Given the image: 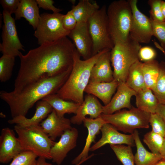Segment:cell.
Returning <instances> with one entry per match:
<instances>
[{
    "label": "cell",
    "instance_id": "30bf717a",
    "mask_svg": "<svg viewBox=\"0 0 165 165\" xmlns=\"http://www.w3.org/2000/svg\"><path fill=\"white\" fill-rule=\"evenodd\" d=\"M2 15L4 24L2 34V42L0 43V51L3 55L19 57L21 53L20 50H25L17 35L15 20L6 11H3Z\"/></svg>",
    "mask_w": 165,
    "mask_h": 165
},
{
    "label": "cell",
    "instance_id": "3957f363",
    "mask_svg": "<svg viewBox=\"0 0 165 165\" xmlns=\"http://www.w3.org/2000/svg\"><path fill=\"white\" fill-rule=\"evenodd\" d=\"M105 50L86 60H82L75 49L71 72L67 79L56 93L61 98L81 104L84 101L83 93L90 81L91 69Z\"/></svg>",
    "mask_w": 165,
    "mask_h": 165
},
{
    "label": "cell",
    "instance_id": "7c38bea8",
    "mask_svg": "<svg viewBox=\"0 0 165 165\" xmlns=\"http://www.w3.org/2000/svg\"><path fill=\"white\" fill-rule=\"evenodd\" d=\"M68 36L72 40L76 50L84 60L93 56V43L88 22L77 23Z\"/></svg>",
    "mask_w": 165,
    "mask_h": 165
},
{
    "label": "cell",
    "instance_id": "7dc6e473",
    "mask_svg": "<svg viewBox=\"0 0 165 165\" xmlns=\"http://www.w3.org/2000/svg\"><path fill=\"white\" fill-rule=\"evenodd\" d=\"M69 2H71L72 3V4H73V5H75V2H76L75 0H69Z\"/></svg>",
    "mask_w": 165,
    "mask_h": 165
},
{
    "label": "cell",
    "instance_id": "4fadbf2b",
    "mask_svg": "<svg viewBox=\"0 0 165 165\" xmlns=\"http://www.w3.org/2000/svg\"><path fill=\"white\" fill-rule=\"evenodd\" d=\"M100 139L91 147L90 151H94L107 144L110 145L126 144L131 147L135 146L133 134H126L119 132L111 124L105 123L101 130Z\"/></svg>",
    "mask_w": 165,
    "mask_h": 165
},
{
    "label": "cell",
    "instance_id": "5b68a950",
    "mask_svg": "<svg viewBox=\"0 0 165 165\" xmlns=\"http://www.w3.org/2000/svg\"><path fill=\"white\" fill-rule=\"evenodd\" d=\"M14 130L23 151H29L38 157L51 160L50 151L55 142L42 130L40 125L22 126L16 125Z\"/></svg>",
    "mask_w": 165,
    "mask_h": 165
},
{
    "label": "cell",
    "instance_id": "52a82bcc",
    "mask_svg": "<svg viewBox=\"0 0 165 165\" xmlns=\"http://www.w3.org/2000/svg\"><path fill=\"white\" fill-rule=\"evenodd\" d=\"M150 115L133 106L130 109L121 110L112 114L102 113L100 116L118 130L132 134L137 129L149 128Z\"/></svg>",
    "mask_w": 165,
    "mask_h": 165
},
{
    "label": "cell",
    "instance_id": "2e32d148",
    "mask_svg": "<svg viewBox=\"0 0 165 165\" xmlns=\"http://www.w3.org/2000/svg\"><path fill=\"white\" fill-rule=\"evenodd\" d=\"M117 91L110 102L103 106L102 113L112 114L123 108L131 109V98L135 96L136 92L128 86L125 82L119 83Z\"/></svg>",
    "mask_w": 165,
    "mask_h": 165
},
{
    "label": "cell",
    "instance_id": "4dcf8cb0",
    "mask_svg": "<svg viewBox=\"0 0 165 165\" xmlns=\"http://www.w3.org/2000/svg\"><path fill=\"white\" fill-rule=\"evenodd\" d=\"M159 75L152 91L159 103L165 105V62L159 63Z\"/></svg>",
    "mask_w": 165,
    "mask_h": 165
},
{
    "label": "cell",
    "instance_id": "5bb4252c",
    "mask_svg": "<svg viewBox=\"0 0 165 165\" xmlns=\"http://www.w3.org/2000/svg\"><path fill=\"white\" fill-rule=\"evenodd\" d=\"M78 136V130L75 127L64 132L51 148L50 155L53 163L61 164L69 152L76 146Z\"/></svg>",
    "mask_w": 165,
    "mask_h": 165
},
{
    "label": "cell",
    "instance_id": "7bdbcfd3",
    "mask_svg": "<svg viewBox=\"0 0 165 165\" xmlns=\"http://www.w3.org/2000/svg\"><path fill=\"white\" fill-rule=\"evenodd\" d=\"M46 159L45 158L42 157H38L37 160V165H52L51 163L47 162Z\"/></svg>",
    "mask_w": 165,
    "mask_h": 165
},
{
    "label": "cell",
    "instance_id": "cb8c5ba5",
    "mask_svg": "<svg viewBox=\"0 0 165 165\" xmlns=\"http://www.w3.org/2000/svg\"><path fill=\"white\" fill-rule=\"evenodd\" d=\"M137 151L134 155L135 165H155L163 158L160 153H155L147 151L142 144L138 131L135 130L133 134Z\"/></svg>",
    "mask_w": 165,
    "mask_h": 165
},
{
    "label": "cell",
    "instance_id": "d6a6232c",
    "mask_svg": "<svg viewBox=\"0 0 165 165\" xmlns=\"http://www.w3.org/2000/svg\"><path fill=\"white\" fill-rule=\"evenodd\" d=\"M164 138L162 135L151 131L145 134L143 141L151 152L160 153L164 142Z\"/></svg>",
    "mask_w": 165,
    "mask_h": 165
},
{
    "label": "cell",
    "instance_id": "74e56055",
    "mask_svg": "<svg viewBox=\"0 0 165 165\" xmlns=\"http://www.w3.org/2000/svg\"><path fill=\"white\" fill-rule=\"evenodd\" d=\"M156 55V50L149 46L141 47L139 49L138 53L139 60L144 62L154 60Z\"/></svg>",
    "mask_w": 165,
    "mask_h": 165
},
{
    "label": "cell",
    "instance_id": "60d3db41",
    "mask_svg": "<svg viewBox=\"0 0 165 165\" xmlns=\"http://www.w3.org/2000/svg\"><path fill=\"white\" fill-rule=\"evenodd\" d=\"M38 7L45 10H51L53 13H59L62 10L56 7L53 5L54 3L52 0H36Z\"/></svg>",
    "mask_w": 165,
    "mask_h": 165
},
{
    "label": "cell",
    "instance_id": "ab89813d",
    "mask_svg": "<svg viewBox=\"0 0 165 165\" xmlns=\"http://www.w3.org/2000/svg\"><path fill=\"white\" fill-rule=\"evenodd\" d=\"M19 0H1L3 10L11 14L15 13L20 2Z\"/></svg>",
    "mask_w": 165,
    "mask_h": 165
},
{
    "label": "cell",
    "instance_id": "603a6c76",
    "mask_svg": "<svg viewBox=\"0 0 165 165\" xmlns=\"http://www.w3.org/2000/svg\"><path fill=\"white\" fill-rule=\"evenodd\" d=\"M14 13L15 20L23 17L34 29H36L40 16L39 7L36 0H20Z\"/></svg>",
    "mask_w": 165,
    "mask_h": 165
},
{
    "label": "cell",
    "instance_id": "d6986e66",
    "mask_svg": "<svg viewBox=\"0 0 165 165\" xmlns=\"http://www.w3.org/2000/svg\"><path fill=\"white\" fill-rule=\"evenodd\" d=\"M88 130V135L84 147L81 153L72 161L75 165L87 159L92 144L95 142L96 136L100 133L101 129L106 122L100 116L95 119L86 117L83 122Z\"/></svg>",
    "mask_w": 165,
    "mask_h": 165
},
{
    "label": "cell",
    "instance_id": "44dd1931",
    "mask_svg": "<svg viewBox=\"0 0 165 165\" xmlns=\"http://www.w3.org/2000/svg\"><path fill=\"white\" fill-rule=\"evenodd\" d=\"M53 109L48 102L41 100L37 102L35 112L31 118H28L25 116H19L9 120L8 123L11 124H14L22 126L39 125Z\"/></svg>",
    "mask_w": 165,
    "mask_h": 165
},
{
    "label": "cell",
    "instance_id": "e0dca14e",
    "mask_svg": "<svg viewBox=\"0 0 165 165\" xmlns=\"http://www.w3.org/2000/svg\"><path fill=\"white\" fill-rule=\"evenodd\" d=\"M71 123L70 119L58 116L53 109L40 125L43 131L54 141L65 131L72 128Z\"/></svg>",
    "mask_w": 165,
    "mask_h": 165
},
{
    "label": "cell",
    "instance_id": "bcb514c9",
    "mask_svg": "<svg viewBox=\"0 0 165 165\" xmlns=\"http://www.w3.org/2000/svg\"><path fill=\"white\" fill-rule=\"evenodd\" d=\"M155 165H165V159H162Z\"/></svg>",
    "mask_w": 165,
    "mask_h": 165
},
{
    "label": "cell",
    "instance_id": "8fae6325",
    "mask_svg": "<svg viewBox=\"0 0 165 165\" xmlns=\"http://www.w3.org/2000/svg\"><path fill=\"white\" fill-rule=\"evenodd\" d=\"M129 0L132 13L129 36L139 43H149L153 36L150 19L139 10L137 0Z\"/></svg>",
    "mask_w": 165,
    "mask_h": 165
},
{
    "label": "cell",
    "instance_id": "d4e9b609",
    "mask_svg": "<svg viewBox=\"0 0 165 165\" xmlns=\"http://www.w3.org/2000/svg\"><path fill=\"white\" fill-rule=\"evenodd\" d=\"M42 100L46 101L56 111L57 115L64 117L66 113L76 114L81 104L74 102L64 100L56 94H50Z\"/></svg>",
    "mask_w": 165,
    "mask_h": 165
},
{
    "label": "cell",
    "instance_id": "e575fe53",
    "mask_svg": "<svg viewBox=\"0 0 165 165\" xmlns=\"http://www.w3.org/2000/svg\"><path fill=\"white\" fill-rule=\"evenodd\" d=\"M150 19L152 24L153 35L160 42V46L165 50V21L159 22Z\"/></svg>",
    "mask_w": 165,
    "mask_h": 165
},
{
    "label": "cell",
    "instance_id": "1f68e13d",
    "mask_svg": "<svg viewBox=\"0 0 165 165\" xmlns=\"http://www.w3.org/2000/svg\"><path fill=\"white\" fill-rule=\"evenodd\" d=\"M15 57L3 55L0 58V81L5 82L11 78L15 64Z\"/></svg>",
    "mask_w": 165,
    "mask_h": 165
},
{
    "label": "cell",
    "instance_id": "f35d334b",
    "mask_svg": "<svg viewBox=\"0 0 165 165\" xmlns=\"http://www.w3.org/2000/svg\"><path fill=\"white\" fill-rule=\"evenodd\" d=\"M62 22L64 28L66 30L71 31L74 28L77 22L71 10L64 15Z\"/></svg>",
    "mask_w": 165,
    "mask_h": 165
},
{
    "label": "cell",
    "instance_id": "6da1fadb",
    "mask_svg": "<svg viewBox=\"0 0 165 165\" xmlns=\"http://www.w3.org/2000/svg\"><path fill=\"white\" fill-rule=\"evenodd\" d=\"M75 48L67 37L44 44L19 57L20 66L13 91L19 92L39 80L60 74L72 68Z\"/></svg>",
    "mask_w": 165,
    "mask_h": 165
},
{
    "label": "cell",
    "instance_id": "4316f807",
    "mask_svg": "<svg viewBox=\"0 0 165 165\" xmlns=\"http://www.w3.org/2000/svg\"><path fill=\"white\" fill-rule=\"evenodd\" d=\"M96 1L80 0L76 5H73L71 10L77 23L88 22L89 19L99 9Z\"/></svg>",
    "mask_w": 165,
    "mask_h": 165
},
{
    "label": "cell",
    "instance_id": "b9f144b4",
    "mask_svg": "<svg viewBox=\"0 0 165 165\" xmlns=\"http://www.w3.org/2000/svg\"><path fill=\"white\" fill-rule=\"evenodd\" d=\"M156 113L161 117L165 123V105L159 103L156 109Z\"/></svg>",
    "mask_w": 165,
    "mask_h": 165
},
{
    "label": "cell",
    "instance_id": "f546056e",
    "mask_svg": "<svg viewBox=\"0 0 165 165\" xmlns=\"http://www.w3.org/2000/svg\"><path fill=\"white\" fill-rule=\"evenodd\" d=\"M110 146L123 165H134V156L131 146L123 145H110Z\"/></svg>",
    "mask_w": 165,
    "mask_h": 165
},
{
    "label": "cell",
    "instance_id": "f6af8a7d",
    "mask_svg": "<svg viewBox=\"0 0 165 165\" xmlns=\"http://www.w3.org/2000/svg\"><path fill=\"white\" fill-rule=\"evenodd\" d=\"M161 9L162 14L165 19V1L162 0L161 2Z\"/></svg>",
    "mask_w": 165,
    "mask_h": 165
},
{
    "label": "cell",
    "instance_id": "ffe728a7",
    "mask_svg": "<svg viewBox=\"0 0 165 165\" xmlns=\"http://www.w3.org/2000/svg\"><path fill=\"white\" fill-rule=\"evenodd\" d=\"M111 50H108L104 53L94 65L89 82H109L114 79L111 65Z\"/></svg>",
    "mask_w": 165,
    "mask_h": 165
},
{
    "label": "cell",
    "instance_id": "ac0fdd59",
    "mask_svg": "<svg viewBox=\"0 0 165 165\" xmlns=\"http://www.w3.org/2000/svg\"><path fill=\"white\" fill-rule=\"evenodd\" d=\"M103 106L97 97L94 95L87 94L84 99L83 103L80 105L76 114L70 119L71 123L81 125L86 116L95 119L99 117L102 113Z\"/></svg>",
    "mask_w": 165,
    "mask_h": 165
},
{
    "label": "cell",
    "instance_id": "836d02e7",
    "mask_svg": "<svg viewBox=\"0 0 165 165\" xmlns=\"http://www.w3.org/2000/svg\"><path fill=\"white\" fill-rule=\"evenodd\" d=\"M37 157L31 151H24L14 158L9 165H37Z\"/></svg>",
    "mask_w": 165,
    "mask_h": 165
},
{
    "label": "cell",
    "instance_id": "ba28073f",
    "mask_svg": "<svg viewBox=\"0 0 165 165\" xmlns=\"http://www.w3.org/2000/svg\"><path fill=\"white\" fill-rule=\"evenodd\" d=\"M107 9L106 5H103L88 21L93 43L92 56L105 50H111L114 46L109 31Z\"/></svg>",
    "mask_w": 165,
    "mask_h": 165
},
{
    "label": "cell",
    "instance_id": "8d00e7d4",
    "mask_svg": "<svg viewBox=\"0 0 165 165\" xmlns=\"http://www.w3.org/2000/svg\"><path fill=\"white\" fill-rule=\"evenodd\" d=\"M149 122L152 131L165 138V123L161 117L156 113L150 114Z\"/></svg>",
    "mask_w": 165,
    "mask_h": 165
},
{
    "label": "cell",
    "instance_id": "83f0119b",
    "mask_svg": "<svg viewBox=\"0 0 165 165\" xmlns=\"http://www.w3.org/2000/svg\"><path fill=\"white\" fill-rule=\"evenodd\" d=\"M142 64L138 60L132 65L125 82L128 86L136 92L146 87L142 70Z\"/></svg>",
    "mask_w": 165,
    "mask_h": 165
},
{
    "label": "cell",
    "instance_id": "f1b7e54d",
    "mask_svg": "<svg viewBox=\"0 0 165 165\" xmlns=\"http://www.w3.org/2000/svg\"><path fill=\"white\" fill-rule=\"evenodd\" d=\"M142 70L146 87L152 90L159 75V63L155 59L143 63Z\"/></svg>",
    "mask_w": 165,
    "mask_h": 165
},
{
    "label": "cell",
    "instance_id": "7402d4cb",
    "mask_svg": "<svg viewBox=\"0 0 165 165\" xmlns=\"http://www.w3.org/2000/svg\"><path fill=\"white\" fill-rule=\"evenodd\" d=\"M119 83L114 79L109 82H89L84 92L93 95L101 100L105 105L110 101Z\"/></svg>",
    "mask_w": 165,
    "mask_h": 165
},
{
    "label": "cell",
    "instance_id": "9a60e30c",
    "mask_svg": "<svg viewBox=\"0 0 165 165\" xmlns=\"http://www.w3.org/2000/svg\"><path fill=\"white\" fill-rule=\"evenodd\" d=\"M23 151L13 130L9 127L3 128L0 136V163H8Z\"/></svg>",
    "mask_w": 165,
    "mask_h": 165
},
{
    "label": "cell",
    "instance_id": "484cf974",
    "mask_svg": "<svg viewBox=\"0 0 165 165\" xmlns=\"http://www.w3.org/2000/svg\"><path fill=\"white\" fill-rule=\"evenodd\" d=\"M135 96L137 108L150 114L156 113L159 103L151 89L145 87L137 92Z\"/></svg>",
    "mask_w": 165,
    "mask_h": 165
},
{
    "label": "cell",
    "instance_id": "ee69618b",
    "mask_svg": "<svg viewBox=\"0 0 165 165\" xmlns=\"http://www.w3.org/2000/svg\"><path fill=\"white\" fill-rule=\"evenodd\" d=\"M160 154L161 155L163 159H165V138L164 142Z\"/></svg>",
    "mask_w": 165,
    "mask_h": 165
},
{
    "label": "cell",
    "instance_id": "7a4b0ae2",
    "mask_svg": "<svg viewBox=\"0 0 165 165\" xmlns=\"http://www.w3.org/2000/svg\"><path fill=\"white\" fill-rule=\"evenodd\" d=\"M72 68L57 75L39 80L19 92L1 91L0 97L9 106L12 118L26 116L36 103L50 94H56L67 79Z\"/></svg>",
    "mask_w": 165,
    "mask_h": 165
},
{
    "label": "cell",
    "instance_id": "277c9868",
    "mask_svg": "<svg viewBox=\"0 0 165 165\" xmlns=\"http://www.w3.org/2000/svg\"><path fill=\"white\" fill-rule=\"evenodd\" d=\"M141 46L129 36L124 42L116 41L111 50V61L114 79L119 83L125 82L129 70L139 60L138 53Z\"/></svg>",
    "mask_w": 165,
    "mask_h": 165
},
{
    "label": "cell",
    "instance_id": "8992f818",
    "mask_svg": "<svg viewBox=\"0 0 165 165\" xmlns=\"http://www.w3.org/2000/svg\"><path fill=\"white\" fill-rule=\"evenodd\" d=\"M110 34L114 43L124 42L129 37L132 10L129 0L112 2L107 9Z\"/></svg>",
    "mask_w": 165,
    "mask_h": 165
},
{
    "label": "cell",
    "instance_id": "c3c4849f",
    "mask_svg": "<svg viewBox=\"0 0 165 165\" xmlns=\"http://www.w3.org/2000/svg\"><path fill=\"white\" fill-rule=\"evenodd\" d=\"M85 161H86V160H82V161H81V162H80L78 164H76V165H80L83 162H85Z\"/></svg>",
    "mask_w": 165,
    "mask_h": 165
},
{
    "label": "cell",
    "instance_id": "d590c367",
    "mask_svg": "<svg viewBox=\"0 0 165 165\" xmlns=\"http://www.w3.org/2000/svg\"><path fill=\"white\" fill-rule=\"evenodd\" d=\"M161 0H149L148 3L150 9L149 11L150 18L152 20L157 22L165 21L161 11Z\"/></svg>",
    "mask_w": 165,
    "mask_h": 165
},
{
    "label": "cell",
    "instance_id": "9c48e42d",
    "mask_svg": "<svg viewBox=\"0 0 165 165\" xmlns=\"http://www.w3.org/2000/svg\"><path fill=\"white\" fill-rule=\"evenodd\" d=\"M60 13H44L40 15L34 35L40 45L52 42L68 36L70 31L64 28Z\"/></svg>",
    "mask_w": 165,
    "mask_h": 165
}]
</instances>
